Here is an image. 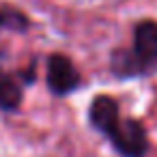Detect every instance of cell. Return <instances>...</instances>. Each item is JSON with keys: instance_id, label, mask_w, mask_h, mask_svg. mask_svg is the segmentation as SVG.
I'll return each mask as SVG.
<instances>
[{"instance_id": "cell-7", "label": "cell", "mask_w": 157, "mask_h": 157, "mask_svg": "<svg viewBox=\"0 0 157 157\" xmlns=\"http://www.w3.org/2000/svg\"><path fill=\"white\" fill-rule=\"evenodd\" d=\"M2 26H5V15L0 13V28H2Z\"/></svg>"}, {"instance_id": "cell-2", "label": "cell", "mask_w": 157, "mask_h": 157, "mask_svg": "<svg viewBox=\"0 0 157 157\" xmlns=\"http://www.w3.org/2000/svg\"><path fill=\"white\" fill-rule=\"evenodd\" d=\"M133 54L140 60L144 73L157 69V22L144 20L138 22L133 30Z\"/></svg>"}, {"instance_id": "cell-4", "label": "cell", "mask_w": 157, "mask_h": 157, "mask_svg": "<svg viewBox=\"0 0 157 157\" xmlns=\"http://www.w3.org/2000/svg\"><path fill=\"white\" fill-rule=\"evenodd\" d=\"M88 116H90V123L97 131H101L103 136H110L114 131V127L118 125V121H121L118 103L108 95H99V97L93 99Z\"/></svg>"}, {"instance_id": "cell-3", "label": "cell", "mask_w": 157, "mask_h": 157, "mask_svg": "<svg viewBox=\"0 0 157 157\" xmlns=\"http://www.w3.org/2000/svg\"><path fill=\"white\" fill-rule=\"evenodd\" d=\"M48 84L56 95H67L73 88H78L80 73L67 56L54 54L48 60Z\"/></svg>"}, {"instance_id": "cell-6", "label": "cell", "mask_w": 157, "mask_h": 157, "mask_svg": "<svg viewBox=\"0 0 157 157\" xmlns=\"http://www.w3.org/2000/svg\"><path fill=\"white\" fill-rule=\"evenodd\" d=\"M20 101H22L20 86L0 71V108L2 110H15L20 105Z\"/></svg>"}, {"instance_id": "cell-5", "label": "cell", "mask_w": 157, "mask_h": 157, "mask_svg": "<svg viewBox=\"0 0 157 157\" xmlns=\"http://www.w3.org/2000/svg\"><path fill=\"white\" fill-rule=\"evenodd\" d=\"M112 71L121 78H133V75H144V69L140 60L136 58L133 50H118L112 56Z\"/></svg>"}, {"instance_id": "cell-1", "label": "cell", "mask_w": 157, "mask_h": 157, "mask_svg": "<svg viewBox=\"0 0 157 157\" xmlns=\"http://www.w3.org/2000/svg\"><path fill=\"white\" fill-rule=\"evenodd\" d=\"M108 138L112 140L114 148L123 157H144L148 151L146 129L140 121H133V118H121Z\"/></svg>"}]
</instances>
